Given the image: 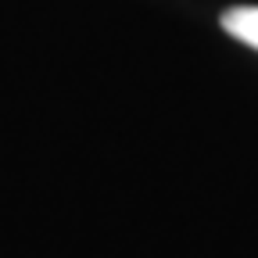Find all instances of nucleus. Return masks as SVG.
I'll return each mask as SVG.
<instances>
[{
  "label": "nucleus",
  "instance_id": "nucleus-1",
  "mask_svg": "<svg viewBox=\"0 0 258 258\" xmlns=\"http://www.w3.org/2000/svg\"><path fill=\"white\" fill-rule=\"evenodd\" d=\"M222 29L230 32L233 40L258 50V8H230L222 15Z\"/></svg>",
  "mask_w": 258,
  "mask_h": 258
}]
</instances>
